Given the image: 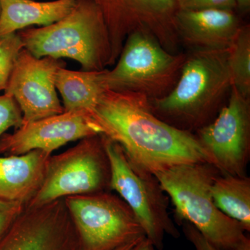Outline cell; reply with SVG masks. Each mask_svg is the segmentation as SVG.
Returning a JSON list of instances; mask_svg holds the SVG:
<instances>
[{
    "label": "cell",
    "instance_id": "24",
    "mask_svg": "<svg viewBox=\"0 0 250 250\" xmlns=\"http://www.w3.org/2000/svg\"><path fill=\"white\" fill-rule=\"evenodd\" d=\"M184 235L196 250H218L207 241L196 228L190 223L182 224Z\"/></svg>",
    "mask_w": 250,
    "mask_h": 250
},
{
    "label": "cell",
    "instance_id": "6",
    "mask_svg": "<svg viewBox=\"0 0 250 250\" xmlns=\"http://www.w3.org/2000/svg\"><path fill=\"white\" fill-rule=\"evenodd\" d=\"M102 136L111 166L110 190L126 202L146 236L162 250L165 234L180 236L169 214L170 199L154 174L133 164L118 143Z\"/></svg>",
    "mask_w": 250,
    "mask_h": 250
},
{
    "label": "cell",
    "instance_id": "10",
    "mask_svg": "<svg viewBox=\"0 0 250 250\" xmlns=\"http://www.w3.org/2000/svg\"><path fill=\"white\" fill-rule=\"evenodd\" d=\"M229 94L213 121L195 134L222 174L244 177L250 157V98L233 86Z\"/></svg>",
    "mask_w": 250,
    "mask_h": 250
},
{
    "label": "cell",
    "instance_id": "23",
    "mask_svg": "<svg viewBox=\"0 0 250 250\" xmlns=\"http://www.w3.org/2000/svg\"><path fill=\"white\" fill-rule=\"evenodd\" d=\"M25 204L22 202L0 200V238L22 213Z\"/></svg>",
    "mask_w": 250,
    "mask_h": 250
},
{
    "label": "cell",
    "instance_id": "22",
    "mask_svg": "<svg viewBox=\"0 0 250 250\" xmlns=\"http://www.w3.org/2000/svg\"><path fill=\"white\" fill-rule=\"evenodd\" d=\"M178 10L236 9L234 0H176Z\"/></svg>",
    "mask_w": 250,
    "mask_h": 250
},
{
    "label": "cell",
    "instance_id": "28",
    "mask_svg": "<svg viewBox=\"0 0 250 250\" xmlns=\"http://www.w3.org/2000/svg\"><path fill=\"white\" fill-rule=\"evenodd\" d=\"M142 239V238H141ZM141 239L139 241L131 242V243H126V244L123 245V246L118 247V248H115V249L111 250H130L133 248Z\"/></svg>",
    "mask_w": 250,
    "mask_h": 250
},
{
    "label": "cell",
    "instance_id": "5",
    "mask_svg": "<svg viewBox=\"0 0 250 250\" xmlns=\"http://www.w3.org/2000/svg\"><path fill=\"white\" fill-rule=\"evenodd\" d=\"M186 57L166 50L149 33L136 31L126 38L116 66L104 70L105 86L149 100L163 98L178 81Z\"/></svg>",
    "mask_w": 250,
    "mask_h": 250
},
{
    "label": "cell",
    "instance_id": "26",
    "mask_svg": "<svg viewBox=\"0 0 250 250\" xmlns=\"http://www.w3.org/2000/svg\"><path fill=\"white\" fill-rule=\"evenodd\" d=\"M236 9L241 14H248L250 10V0H234Z\"/></svg>",
    "mask_w": 250,
    "mask_h": 250
},
{
    "label": "cell",
    "instance_id": "7",
    "mask_svg": "<svg viewBox=\"0 0 250 250\" xmlns=\"http://www.w3.org/2000/svg\"><path fill=\"white\" fill-rule=\"evenodd\" d=\"M111 166L102 134L80 140L50 156L42 185L26 207H37L67 197L111 191Z\"/></svg>",
    "mask_w": 250,
    "mask_h": 250
},
{
    "label": "cell",
    "instance_id": "4",
    "mask_svg": "<svg viewBox=\"0 0 250 250\" xmlns=\"http://www.w3.org/2000/svg\"><path fill=\"white\" fill-rule=\"evenodd\" d=\"M24 48L37 58H69L85 71H101L111 65L109 36L103 15L93 0H77L60 21L20 32Z\"/></svg>",
    "mask_w": 250,
    "mask_h": 250
},
{
    "label": "cell",
    "instance_id": "21",
    "mask_svg": "<svg viewBox=\"0 0 250 250\" xmlns=\"http://www.w3.org/2000/svg\"><path fill=\"white\" fill-rule=\"evenodd\" d=\"M23 124L22 113L16 100L10 95H0V139L10 128Z\"/></svg>",
    "mask_w": 250,
    "mask_h": 250
},
{
    "label": "cell",
    "instance_id": "2",
    "mask_svg": "<svg viewBox=\"0 0 250 250\" xmlns=\"http://www.w3.org/2000/svg\"><path fill=\"white\" fill-rule=\"evenodd\" d=\"M229 50L192 51L180 76L163 98L149 100L156 116L179 129L193 133L216 117L232 87Z\"/></svg>",
    "mask_w": 250,
    "mask_h": 250
},
{
    "label": "cell",
    "instance_id": "14",
    "mask_svg": "<svg viewBox=\"0 0 250 250\" xmlns=\"http://www.w3.org/2000/svg\"><path fill=\"white\" fill-rule=\"evenodd\" d=\"M175 21L180 43L190 52L229 49L242 27L230 9L178 10Z\"/></svg>",
    "mask_w": 250,
    "mask_h": 250
},
{
    "label": "cell",
    "instance_id": "15",
    "mask_svg": "<svg viewBox=\"0 0 250 250\" xmlns=\"http://www.w3.org/2000/svg\"><path fill=\"white\" fill-rule=\"evenodd\" d=\"M50 156L33 150L0 156V200L27 205L42 185Z\"/></svg>",
    "mask_w": 250,
    "mask_h": 250
},
{
    "label": "cell",
    "instance_id": "3",
    "mask_svg": "<svg viewBox=\"0 0 250 250\" xmlns=\"http://www.w3.org/2000/svg\"><path fill=\"white\" fill-rule=\"evenodd\" d=\"M220 170L210 163L179 164L154 173L174 206L177 223H190L218 250H229L247 236L241 224L217 208L210 186Z\"/></svg>",
    "mask_w": 250,
    "mask_h": 250
},
{
    "label": "cell",
    "instance_id": "11",
    "mask_svg": "<svg viewBox=\"0 0 250 250\" xmlns=\"http://www.w3.org/2000/svg\"><path fill=\"white\" fill-rule=\"evenodd\" d=\"M0 250H80L64 199L24 207L0 238Z\"/></svg>",
    "mask_w": 250,
    "mask_h": 250
},
{
    "label": "cell",
    "instance_id": "1",
    "mask_svg": "<svg viewBox=\"0 0 250 250\" xmlns=\"http://www.w3.org/2000/svg\"><path fill=\"white\" fill-rule=\"evenodd\" d=\"M93 118L104 136L118 143L133 164L151 173L179 164L213 165L194 133L162 121L143 95L106 90Z\"/></svg>",
    "mask_w": 250,
    "mask_h": 250
},
{
    "label": "cell",
    "instance_id": "27",
    "mask_svg": "<svg viewBox=\"0 0 250 250\" xmlns=\"http://www.w3.org/2000/svg\"><path fill=\"white\" fill-rule=\"evenodd\" d=\"M229 250H250V239L247 236L239 244Z\"/></svg>",
    "mask_w": 250,
    "mask_h": 250
},
{
    "label": "cell",
    "instance_id": "13",
    "mask_svg": "<svg viewBox=\"0 0 250 250\" xmlns=\"http://www.w3.org/2000/svg\"><path fill=\"white\" fill-rule=\"evenodd\" d=\"M103 134L93 116L82 111L60 114L24 123L11 134L0 139V154L21 155L33 150L52 154L67 143Z\"/></svg>",
    "mask_w": 250,
    "mask_h": 250
},
{
    "label": "cell",
    "instance_id": "12",
    "mask_svg": "<svg viewBox=\"0 0 250 250\" xmlns=\"http://www.w3.org/2000/svg\"><path fill=\"white\" fill-rule=\"evenodd\" d=\"M64 66L60 59L37 58L27 49L21 51L4 93L16 100L23 124L64 112L55 85L56 74Z\"/></svg>",
    "mask_w": 250,
    "mask_h": 250
},
{
    "label": "cell",
    "instance_id": "18",
    "mask_svg": "<svg viewBox=\"0 0 250 250\" xmlns=\"http://www.w3.org/2000/svg\"><path fill=\"white\" fill-rule=\"evenodd\" d=\"M210 193L217 208L250 232V177L220 173L213 179Z\"/></svg>",
    "mask_w": 250,
    "mask_h": 250
},
{
    "label": "cell",
    "instance_id": "20",
    "mask_svg": "<svg viewBox=\"0 0 250 250\" xmlns=\"http://www.w3.org/2000/svg\"><path fill=\"white\" fill-rule=\"evenodd\" d=\"M24 45L18 33L0 38V91L5 90Z\"/></svg>",
    "mask_w": 250,
    "mask_h": 250
},
{
    "label": "cell",
    "instance_id": "8",
    "mask_svg": "<svg viewBox=\"0 0 250 250\" xmlns=\"http://www.w3.org/2000/svg\"><path fill=\"white\" fill-rule=\"evenodd\" d=\"M80 250H111L146 237L126 202L111 191L64 198Z\"/></svg>",
    "mask_w": 250,
    "mask_h": 250
},
{
    "label": "cell",
    "instance_id": "16",
    "mask_svg": "<svg viewBox=\"0 0 250 250\" xmlns=\"http://www.w3.org/2000/svg\"><path fill=\"white\" fill-rule=\"evenodd\" d=\"M77 0H0V38L31 25H49L65 17Z\"/></svg>",
    "mask_w": 250,
    "mask_h": 250
},
{
    "label": "cell",
    "instance_id": "19",
    "mask_svg": "<svg viewBox=\"0 0 250 250\" xmlns=\"http://www.w3.org/2000/svg\"><path fill=\"white\" fill-rule=\"evenodd\" d=\"M232 86L243 96H250V27L242 25L229 50Z\"/></svg>",
    "mask_w": 250,
    "mask_h": 250
},
{
    "label": "cell",
    "instance_id": "17",
    "mask_svg": "<svg viewBox=\"0 0 250 250\" xmlns=\"http://www.w3.org/2000/svg\"><path fill=\"white\" fill-rule=\"evenodd\" d=\"M101 71H75L62 67L55 77L57 90L62 99L64 111H82L93 116L100 99L106 91Z\"/></svg>",
    "mask_w": 250,
    "mask_h": 250
},
{
    "label": "cell",
    "instance_id": "25",
    "mask_svg": "<svg viewBox=\"0 0 250 250\" xmlns=\"http://www.w3.org/2000/svg\"><path fill=\"white\" fill-rule=\"evenodd\" d=\"M130 250H161L157 249L147 237H144Z\"/></svg>",
    "mask_w": 250,
    "mask_h": 250
},
{
    "label": "cell",
    "instance_id": "9",
    "mask_svg": "<svg viewBox=\"0 0 250 250\" xmlns=\"http://www.w3.org/2000/svg\"><path fill=\"white\" fill-rule=\"evenodd\" d=\"M103 15L111 44V65L118 60L126 38L149 33L164 49L179 54L176 0H93Z\"/></svg>",
    "mask_w": 250,
    "mask_h": 250
}]
</instances>
